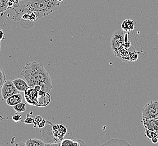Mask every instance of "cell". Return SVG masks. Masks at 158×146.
<instances>
[{
    "instance_id": "cell-1",
    "label": "cell",
    "mask_w": 158,
    "mask_h": 146,
    "mask_svg": "<svg viewBox=\"0 0 158 146\" xmlns=\"http://www.w3.org/2000/svg\"><path fill=\"white\" fill-rule=\"evenodd\" d=\"M62 4L56 0H20L13 9L15 14L12 19L19 21L23 14L33 12L38 20L57 11Z\"/></svg>"
},
{
    "instance_id": "cell-2",
    "label": "cell",
    "mask_w": 158,
    "mask_h": 146,
    "mask_svg": "<svg viewBox=\"0 0 158 146\" xmlns=\"http://www.w3.org/2000/svg\"><path fill=\"white\" fill-rule=\"evenodd\" d=\"M29 86L39 85L42 90L50 93L53 88L52 80L43 65L36 61L27 62L21 71Z\"/></svg>"
},
{
    "instance_id": "cell-3",
    "label": "cell",
    "mask_w": 158,
    "mask_h": 146,
    "mask_svg": "<svg viewBox=\"0 0 158 146\" xmlns=\"http://www.w3.org/2000/svg\"><path fill=\"white\" fill-rule=\"evenodd\" d=\"M126 34L122 29H118L113 34L110 41V46L114 55L125 45Z\"/></svg>"
},
{
    "instance_id": "cell-4",
    "label": "cell",
    "mask_w": 158,
    "mask_h": 146,
    "mask_svg": "<svg viewBox=\"0 0 158 146\" xmlns=\"http://www.w3.org/2000/svg\"><path fill=\"white\" fill-rule=\"evenodd\" d=\"M158 113V101H150L144 106L142 109V116L144 119L154 118Z\"/></svg>"
},
{
    "instance_id": "cell-5",
    "label": "cell",
    "mask_w": 158,
    "mask_h": 146,
    "mask_svg": "<svg viewBox=\"0 0 158 146\" xmlns=\"http://www.w3.org/2000/svg\"><path fill=\"white\" fill-rule=\"evenodd\" d=\"M19 92H20L16 89L12 80L5 82L1 88V95L3 100L6 101L11 96Z\"/></svg>"
},
{
    "instance_id": "cell-6",
    "label": "cell",
    "mask_w": 158,
    "mask_h": 146,
    "mask_svg": "<svg viewBox=\"0 0 158 146\" xmlns=\"http://www.w3.org/2000/svg\"><path fill=\"white\" fill-rule=\"evenodd\" d=\"M38 92L33 87L29 86L24 91L25 99L26 102L33 106H36Z\"/></svg>"
},
{
    "instance_id": "cell-7",
    "label": "cell",
    "mask_w": 158,
    "mask_h": 146,
    "mask_svg": "<svg viewBox=\"0 0 158 146\" xmlns=\"http://www.w3.org/2000/svg\"><path fill=\"white\" fill-rule=\"evenodd\" d=\"M47 123L48 124V125L44 127V129L42 133L43 138L49 143L53 144L60 143L56 139V138L53 135L52 130V123L49 122H47Z\"/></svg>"
},
{
    "instance_id": "cell-8",
    "label": "cell",
    "mask_w": 158,
    "mask_h": 146,
    "mask_svg": "<svg viewBox=\"0 0 158 146\" xmlns=\"http://www.w3.org/2000/svg\"><path fill=\"white\" fill-rule=\"evenodd\" d=\"M51 101V96L49 93L44 91H40L38 92V98L36 106L46 107L50 104Z\"/></svg>"
},
{
    "instance_id": "cell-9",
    "label": "cell",
    "mask_w": 158,
    "mask_h": 146,
    "mask_svg": "<svg viewBox=\"0 0 158 146\" xmlns=\"http://www.w3.org/2000/svg\"><path fill=\"white\" fill-rule=\"evenodd\" d=\"M53 135L59 142L64 140V137L67 132V129L62 124H57L52 125Z\"/></svg>"
},
{
    "instance_id": "cell-10",
    "label": "cell",
    "mask_w": 158,
    "mask_h": 146,
    "mask_svg": "<svg viewBox=\"0 0 158 146\" xmlns=\"http://www.w3.org/2000/svg\"><path fill=\"white\" fill-rule=\"evenodd\" d=\"M141 123L145 127V129L155 131L158 134V119H144L143 118Z\"/></svg>"
},
{
    "instance_id": "cell-11",
    "label": "cell",
    "mask_w": 158,
    "mask_h": 146,
    "mask_svg": "<svg viewBox=\"0 0 158 146\" xmlns=\"http://www.w3.org/2000/svg\"><path fill=\"white\" fill-rule=\"evenodd\" d=\"M23 100V96L20 93H17L13 94L10 97L7 98L6 100V104L10 106H14L17 104H19L22 102Z\"/></svg>"
},
{
    "instance_id": "cell-12",
    "label": "cell",
    "mask_w": 158,
    "mask_h": 146,
    "mask_svg": "<svg viewBox=\"0 0 158 146\" xmlns=\"http://www.w3.org/2000/svg\"><path fill=\"white\" fill-rule=\"evenodd\" d=\"M86 144L83 140H71V139H64L61 142V146H86Z\"/></svg>"
},
{
    "instance_id": "cell-13",
    "label": "cell",
    "mask_w": 158,
    "mask_h": 146,
    "mask_svg": "<svg viewBox=\"0 0 158 146\" xmlns=\"http://www.w3.org/2000/svg\"><path fill=\"white\" fill-rule=\"evenodd\" d=\"M121 28L125 32H130L133 31L135 29L134 20L130 19H125L122 23Z\"/></svg>"
},
{
    "instance_id": "cell-14",
    "label": "cell",
    "mask_w": 158,
    "mask_h": 146,
    "mask_svg": "<svg viewBox=\"0 0 158 146\" xmlns=\"http://www.w3.org/2000/svg\"><path fill=\"white\" fill-rule=\"evenodd\" d=\"M12 82L16 89L19 92H24L29 87L27 81H25L24 80L20 78L14 79L12 80Z\"/></svg>"
},
{
    "instance_id": "cell-15",
    "label": "cell",
    "mask_w": 158,
    "mask_h": 146,
    "mask_svg": "<svg viewBox=\"0 0 158 146\" xmlns=\"http://www.w3.org/2000/svg\"><path fill=\"white\" fill-rule=\"evenodd\" d=\"M26 146H46V143L42 140L38 139H27L25 142Z\"/></svg>"
},
{
    "instance_id": "cell-16",
    "label": "cell",
    "mask_w": 158,
    "mask_h": 146,
    "mask_svg": "<svg viewBox=\"0 0 158 146\" xmlns=\"http://www.w3.org/2000/svg\"><path fill=\"white\" fill-rule=\"evenodd\" d=\"M26 103H22L20 102L19 104L14 106V109L17 113H23L26 111Z\"/></svg>"
},
{
    "instance_id": "cell-17",
    "label": "cell",
    "mask_w": 158,
    "mask_h": 146,
    "mask_svg": "<svg viewBox=\"0 0 158 146\" xmlns=\"http://www.w3.org/2000/svg\"><path fill=\"white\" fill-rule=\"evenodd\" d=\"M145 134L146 137L149 139V140H152V138H154L155 137H158V134L155 133V131H150L148 129H146L145 131Z\"/></svg>"
},
{
    "instance_id": "cell-18",
    "label": "cell",
    "mask_w": 158,
    "mask_h": 146,
    "mask_svg": "<svg viewBox=\"0 0 158 146\" xmlns=\"http://www.w3.org/2000/svg\"><path fill=\"white\" fill-rule=\"evenodd\" d=\"M6 82V76L2 67L0 66V89L2 88L4 83Z\"/></svg>"
},
{
    "instance_id": "cell-19",
    "label": "cell",
    "mask_w": 158,
    "mask_h": 146,
    "mask_svg": "<svg viewBox=\"0 0 158 146\" xmlns=\"http://www.w3.org/2000/svg\"><path fill=\"white\" fill-rule=\"evenodd\" d=\"M8 0H0V13L4 12L7 10Z\"/></svg>"
},
{
    "instance_id": "cell-20",
    "label": "cell",
    "mask_w": 158,
    "mask_h": 146,
    "mask_svg": "<svg viewBox=\"0 0 158 146\" xmlns=\"http://www.w3.org/2000/svg\"><path fill=\"white\" fill-rule=\"evenodd\" d=\"M24 122L25 124H34V119H33L31 116H29V114H28L26 118V119H25Z\"/></svg>"
},
{
    "instance_id": "cell-21",
    "label": "cell",
    "mask_w": 158,
    "mask_h": 146,
    "mask_svg": "<svg viewBox=\"0 0 158 146\" xmlns=\"http://www.w3.org/2000/svg\"><path fill=\"white\" fill-rule=\"evenodd\" d=\"M43 119L42 117L40 115H37L34 118V128L37 127V125L40 122H41L42 120V119Z\"/></svg>"
},
{
    "instance_id": "cell-22",
    "label": "cell",
    "mask_w": 158,
    "mask_h": 146,
    "mask_svg": "<svg viewBox=\"0 0 158 146\" xmlns=\"http://www.w3.org/2000/svg\"><path fill=\"white\" fill-rule=\"evenodd\" d=\"M12 120L15 122H19L21 121V115L19 114H16L15 115H14L12 117Z\"/></svg>"
},
{
    "instance_id": "cell-23",
    "label": "cell",
    "mask_w": 158,
    "mask_h": 146,
    "mask_svg": "<svg viewBox=\"0 0 158 146\" xmlns=\"http://www.w3.org/2000/svg\"><path fill=\"white\" fill-rule=\"evenodd\" d=\"M46 124H47V121L45 119H43L42 120L37 124V127H38V128H40V129L44 128V127L46 126Z\"/></svg>"
},
{
    "instance_id": "cell-24",
    "label": "cell",
    "mask_w": 158,
    "mask_h": 146,
    "mask_svg": "<svg viewBox=\"0 0 158 146\" xmlns=\"http://www.w3.org/2000/svg\"><path fill=\"white\" fill-rule=\"evenodd\" d=\"M4 39V33H3V30L0 29V42Z\"/></svg>"
},
{
    "instance_id": "cell-25",
    "label": "cell",
    "mask_w": 158,
    "mask_h": 146,
    "mask_svg": "<svg viewBox=\"0 0 158 146\" xmlns=\"http://www.w3.org/2000/svg\"><path fill=\"white\" fill-rule=\"evenodd\" d=\"M34 89L37 91V92L40 91H41L42 90V88H41V87L39 85H35L34 87H33Z\"/></svg>"
},
{
    "instance_id": "cell-26",
    "label": "cell",
    "mask_w": 158,
    "mask_h": 146,
    "mask_svg": "<svg viewBox=\"0 0 158 146\" xmlns=\"http://www.w3.org/2000/svg\"><path fill=\"white\" fill-rule=\"evenodd\" d=\"M152 142L154 144H156V143H158V137H155L154 138H152Z\"/></svg>"
},
{
    "instance_id": "cell-27",
    "label": "cell",
    "mask_w": 158,
    "mask_h": 146,
    "mask_svg": "<svg viewBox=\"0 0 158 146\" xmlns=\"http://www.w3.org/2000/svg\"><path fill=\"white\" fill-rule=\"evenodd\" d=\"M21 145H23V146H25V143H23L22 142H21L20 143H18V144H16V146H21Z\"/></svg>"
},
{
    "instance_id": "cell-28",
    "label": "cell",
    "mask_w": 158,
    "mask_h": 146,
    "mask_svg": "<svg viewBox=\"0 0 158 146\" xmlns=\"http://www.w3.org/2000/svg\"><path fill=\"white\" fill-rule=\"evenodd\" d=\"M56 1H57L58 2H61V3H63L64 0H56Z\"/></svg>"
},
{
    "instance_id": "cell-29",
    "label": "cell",
    "mask_w": 158,
    "mask_h": 146,
    "mask_svg": "<svg viewBox=\"0 0 158 146\" xmlns=\"http://www.w3.org/2000/svg\"><path fill=\"white\" fill-rule=\"evenodd\" d=\"M154 119H158V113L156 114V115L154 116Z\"/></svg>"
},
{
    "instance_id": "cell-30",
    "label": "cell",
    "mask_w": 158,
    "mask_h": 146,
    "mask_svg": "<svg viewBox=\"0 0 158 146\" xmlns=\"http://www.w3.org/2000/svg\"><path fill=\"white\" fill-rule=\"evenodd\" d=\"M1 43H0V51H1Z\"/></svg>"
},
{
    "instance_id": "cell-31",
    "label": "cell",
    "mask_w": 158,
    "mask_h": 146,
    "mask_svg": "<svg viewBox=\"0 0 158 146\" xmlns=\"http://www.w3.org/2000/svg\"></svg>"
},
{
    "instance_id": "cell-32",
    "label": "cell",
    "mask_w": 158,
    "mask_h": 146,
    "mask_svg": "<svg viewBox=\"0 0 158 146\" xmlns=\"http://www.w3.org/2000/svg\"></svg>"
}]
</instances>
